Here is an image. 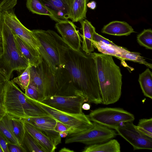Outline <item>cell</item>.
<instances>
[{"label":"cell","instance_id":"1","mask_svg":"<svg viewBox=\"0 0 152 152\" xmlns=\"http://www.w3.org/2000/svg\"><path fill=\"white\" fill-rule=\"evenodd\" d=\"M82 50L70 48L65 58L72 89L75 94L83 95L89 103L102 104L96 62L91 53Z\"/></svg>","mask_w":152,"mask_h":152},{"label":"cell","instance_id":"2","mask_svg":"<svg viewBox=\"0 0 152 152\" xmlns=\"http://www.w3.org/2000/svg\"><path fill=\"white\" fill-rule=\"evenodd\" d=\"M32 31L41 45L39 49V54L54 76L58 86L66 78L65 58L70 48L53 30L34 29Z\"/></svg>","mask_w":152,"mask_h":152},{"label":"cell","instance_id":"3","mask_svg":"<svg viewBox=\"0 0 152 152\" xmlns=\"http://www.w3.org/2000/svg\"><path fill=\"white\" fill-rule=\"evenodd\" d=\"M96 65L102 104L108 105L117 102L121 95L122 75L112 56L91 53Z\"/></svg>","mask_w":152,"mask_h":152},{"label":"cell","instance_id":"4","mask_svg":"<svg viewBox=\"0 0 152 152\" xmlns=\"http://www.w3.org/2000/svg\"><path fill=\"white\" fill-rule=\"evenodd\" d=\"M2 106L6 113L11 118L27 119L50 116L10 80L4 91Z\"/></svg>","mask_w":152,"mask_h":152},{"label":"cell","instance_id":"5","mask_svg":"<svg viewBox=\"0 0 152 152\" xmlns=\"http://www.w3.org/2000/svg\"><path fill=\"white\" fill-rule=\"evenodd\" d=\"M2 44L3 51L0 57V72L10 80L14 71H23L30 64L18 50L13 34L4 22Z\"/></svg>","mask_w":152,"mask_h":152},{"label":"cell","instance_id":"6","mask_svg":"<svg viewBox=\"0 0 152 152\" xmlns=\"http://www.w3.org/2000/svg\"><path fill=\"white\" fill-rule=\"evenodd\" d=\"M30 83L37 88L39 94V101L46 97L56 94L58 86L55 77L42 57L37 66H30Z\"/></svg>","mask_w":152,"mask_h":152},{"label":"cell","instance_id":"7","mask_svg":"<svg viewBox=\"0 0 152 152\" xmlns=\"http://www.w3.org/2000/svg\"><path fill=\"white\" fill-rule=\"evenodd\" d=\"M92 122L115 130L122 124L134 121L132 114L120 108H99L86 115Z\"/></svg>","mask_w":152,"mask_h":152},{"label":"cell","instance_id":"8","mask_svg":"<svg viewBox=\"0 0 152 152\" xmlns=\"http://www.w3.org/2000/svg\"><path fill=\"white\" fill-rule=\"evenodd\" d=\"M89 128L82 132L69 134L65 142L69 144L79 142L90 145L106 142L118 135L115 130L92 122Z\"/></svg>","mask_w":152,"mask_h":152},{"label":"cell","instance_id":"9","mask_svg":"<svg viewBox=\"0 0 152 152\" xmlns=\"http://www.w3.org/2000/svg\"><path fill=\"white\" fill-rule=\"evenodd\" d=\"M32 100L50 116L70 127L72 130V134L85 131L90 128L93 125V122L84 113L74 114L65 113L53 108L39 101Z\"/></svg>","mask_w":152,"mask_h":152},{"label":"cell","instance_id":"10","mask_svg":"<svg viewBox=\"0 0 152 152\" xmlns=\"http://www.w3.org/2000/svg\"><path fill=\"white\" fill-rule=\"evenodd\" d=\"M39 102L58 110L74 114L83 113L82 105L85 102H87L85 97L80 94L48 96Z\"/></svg>","mask_w":152,"mask_h":152},{"label":"cell","instance_id":"11","mask_svg":"<svg viewBox=\"0 0 152 152\" xmlns=\"http://www.w3.org/2000/svg\"><path fill=\"white\" fill-rule=\"evenodd\" d=\"M3 16L4 23L12 33L21 39L31 50L39 53V49L41 45L39 41L32 30L21 23L13 9L4 11Z\"/></svg>","mask_w":152,"mask_h":152},{"label":"cell","instance_id":"12","mask_svg":"<svg viewBox=\"0 0 152 152\" xmlns=\"http://www.w3.org/2000/svg\"><path fill=\"white\" fill-rule=\"evenodd\" d=\"M115 131L133 147L134 150H152V138L141 133L136 128L133 122L122 124Z\"/></svg>","mask_w":152,"mask_h":152},{"label":"cell","instance_id":"13","mask_svg":"<svg viewBox=\"0 0 152 152\" xmlns=\"http://www.w3.org/2000/svg\"><path fill=\"white\" fill-rule=\"evenodd\" d=\"M55 27L61 35L62 39L71 48L77 51L81 50L82 41L80 34L73 22L69 20L57 22Z\"/></svg>","mask_w":152,"mask_h":152},{"label":"cell","instance_id":"14","mask_svg":"<svg viewBox=\"0 0 152 152\" xmlns=\"http://www.w3.org/2000/svg\"><path fill=\"white\" fill-rule=\"evenodd\" d=\"M24 119L43 132L53 140L56 146L61 143L59 133L54 130L56 120L51 116L31 117Z\"/></svg>","mask_w":152,"mask_h":152},{"label":"cell","instance_id":"15","mask_svg":"<svg viewBox=\"0 0 152 152\" xmlns=\"http://www.w3.org/2000/svg\"><path fill=\"white\" fill-rule=\"evenodd\" d=\"M51 14L50 18L57 23L68 20L72 0H39Z\"/></svg>","mask_w":152,"mask_h":152},{"label":"cell","instance_id":"16","mask_svg":"<svg viewBox=\"0 0 152 152\" xmlns=\"http://www.w3.org/2000/svg\"><path fill=\"white\" fill-rule=\"evenodd\" d=\"M26 130L37 141L46 152H54L56 148L53 140L43 132L23 119Z\"/></svg>","mask_w":152,"mask_h":152},{"label":"cell","instance_id":"17","mask_svg":"<svg viewBox=\"0 0 152 152\" xmlns=\"http://www.w3.org/2000/svg\"><path fill=\"white\" fill-rule=\"evenodd\" d=\"M101 32L117 36H128L135 32L132 27L125 21H114L105 25Z\"/></svg>","mask_w":152,"mask_h":152},{"label":"cell","instance_id":"18","mask_svg":"<svg viewBox=\"0 0 152 152\" xmlns=\"http://www.w3.org/2000/svg\"><path fill=\"white\" fill-rule=\"evenodd\" d=\"M83 34H80L83 39L82 49L86 53L93 52L94 48L93 45V35L95 28L91 23L86 19L80 22Z\"/></svg>","mask_w":152,"mask_h":152},{"label":"cell","instance_id":"19","mask_svg":"<svg viewBox=\"0 0 152 152\" xmlns=\"http://www.w3.org/2000/svg\"><path fill=\"white\" fill-rule=\"evenodd\" d=\"M0 132L4 137L8 144L16 145L20 147L24 152L13 130L11 118L6 114L0 121Z\"/></svg>","mask_w":152,"mask_h":152},{"label":"cell","instance_id":"20","mask_svg":"<svg viewBox=\"0 0 152 152\" xmlns=\"http://www.w3.org/2000/svg\"><path fill=\"white\" fill-rule=\"evenodd\" d=\"M14 35L15 42L18 50L28 61L30 66H37L40 62L42 58L39 53L31 50L19 37Z\"/></svg>","mask_w":152,"mask_h":152},{"label":"cell","instance_id":"21","mask_svg":"<svg viewBox=\"0 0 152 152\" xmlns=\"http://www.w3.org/2000/svg\"><path fill=\"white\" fill-rule=\"evenodd\" d=\"M88 0H72L69 9V17L73 22H77L86 18Z\"/></svg>","mask_w":152,"mask_h":152},{"label":"cell","instance_id":"22","mask_svg":"<svg viewBox=\"0 0 152 152\" xmlns=\"http://www.w3.org/2000/svg\"><path fill=\"white\" fill-rule=\"evenodd\" d=\"M83 152H120L121 146L115 139H111L103 143L88 145L82 151Z\"/></svg>","mask_w":152,"mask_h":152},{"label":"cell","instance_id":"23","mask_svg":"<svg viewBox=\"0 0 152 152\" xmlns=\"http://www.w3.org/2000/svg\"><path fill=\"white\" fill-rule=\"evenodd\" d=\"M138 82L144 95L152 99V72L149 68L139 75Z\"/></svg>","mask_w":152,"mask_h":152},{"label":"cell","instance_id":"24","mask_svg":"<svg viewBox=\"0 0 152 152\" xmlns=\"http://www.w3.org/2000/svg\"><path fill=\"white\" fill-rule=\"evenodd\" d=\"M94 48L102 53L107 54L117 57L121 53L126 49L117 46L105 44L102 42H97L93 41Z\"/></svg>","mask_w":152,"mask_h":152},{"label":"cell","instance_id":"25","mask_svg":"<svg viewBox=\"0 0 152 152\" xmlns=\"http://www.w3.org/2000/svg\"><path fill=\"white\" fill-rule=\"evenodd\" d=\"M24 152H46L37 141L26 130L21 143Z\"/></svg>","mask_w":152,"mask_h":152},{"label":"cell","instance_id":"26","mask_svg":"<svg viewBox=\"0 0 152 152\" xmlns=\"http://www.w3.org/2000/svg\"><path fill=\"white\" fill-rule=\"evenodd\" d=\"M117 58L121 60H126L143 64L149 68H152V64L147 62L140 53L130 52L126 49L122 52Z\"/></svg>","mask_w":152,"mask_h":152},{"label":"cell","instance_id":"27","mask_svg":"<svg viewBox=\"0 0 152 152\" xmlns=\"http://www.w3.org/2000/svg\"><path fill=\"white\" fill-rule=\"evenodd\" d=\"M26 6L33 13L48 15L50 17L52 15L39 0H26Z\"/></svg>","mask_w":152,"mask_h":152},{"label":"cell","instance_id":"28","mask_svg":"<svg viewBox=\"0 0 152 152\" xmlns=\"http://www.w3.org/2000/svg\"><path fill=\"white\" fill-rule=\"evenodd\" d=\"M30 65H29L20 75L11 80L16 84L18 85L24 92L30 82Z\"/></svg>","mask_w":152,"mask_h":152},{"label":"cell","instance_id":"29","mask_svg":"<svg viewBox=\"0 0 152 152\" xmlns=\"http://www.w3.org/2000/svg\"><path fill=\"white\" fill-rule=\"evenodd\" d=\"M17 2V0H4L0 4V44L2 43V31L4 23L3 13L5 10L13 9Z\"/></svg>","mask_w":152,"mask_h":152},{"label":"cell","instance_id":"30","mask_svg":"<svg viewBox=\"0 0 152 152\" xmlns=\"http://www.w3.org/2000/svg\"><path fill=\"white\" fill-rule=\"evenodd\" d=\"M137 40L140 45L146 49H152V30L151 29H144L137 37Z\"/></svg>","mask_w":152,"mask_h":152},{"label":"cell","instance_id":"31","mask_svg":"<svg viewBox=\"0 0 152 152\" xmlns=\"http://www.w3.org/2000/svg\"><path fill=\"white\" fill-rule=\"evenodd\" d=\"M11 121L14 133L21 145L26 131L23 119L11 118Z\"/></svg>","mask_w":152,"mask_h":152},{"label":"cell","instance_id":"32","mask_svg":"<svg viewBox=\"0 0 152 152\" xmlns=\"http://www.w3.org/2000/svg\"><path fill=\"white\" fill-rule=\"evenodd\" d=\"M135 126L142 134L152 138V118L140 119L137 125Z\"/></svg>","mask_w":152,"mask_h":152},{"label":"cell","instance_id":"33","mask_svg":"<svg viewBox=\"0 0 152 152\" xmlns=\"http://www.w3.org/2000/svg\"><path fill=\"white\" fill-rule=\"evenodd\" d=\"M24 92L26 95L30 99L39 101V96L38 91L36 87L33 84L29 83Z\"/></svg>","mask_w":152,"mask_h":152},{"label":"cell","instance_id":"34","mask_svg":"<svg viewBox=\"0 0 152 152\" xmlns=\"http://www.w3.org/2000/svg\"><path fill=\"white\" fill-rule=\"evenodd\" d=\"M9 80L0 72V105L2 107L4 91Z\"/></svg>","mask_w":152,"mask_h":152},{"label":"cell","instance_id":"35","mask_svg":"<svg viewBox=\"0 0 152 152\" xmlns=\"http://www.w3.org/2000/svg\"><path fill=\"white\" fill-rule=\"evenodd\" d=\"M54 130L59 133L65 132H68V134L72 133V130L70 127L57 120Z\"/></svg>","mask_w":152,"mask_h":152},{"label":"cell","instance_id":"36","mask_svg":"<svg viewBox=\"0 0 152 152\" xmlns=\"http://www.w3.org/2000/svg\"><path fill=\"white\" fill-rule=\"evenodd\" d=\"M92 40L93 41L97 42H102L106 44L112 45H115L112 42L98 34L96 31L93 34Z\"/></svg>","mask_w":152,"mask_h":152},{"label":"cell","instance_id":"37","mask_svg":"<svg viewBox=\"0 0 152 152\" xmlns=\"http://www.w3.org/2000/svg\"><path fill=\"white\" fill-rule=\"evenodd\" d=\"M0 146L3 152H9L7 141L0 132Z\"/></svg>","mask_w":152,"mask_h":152},{"label":"cell","instance_id":"38","mask_svg":"<svg viewBox=\"0 0 152 152\" xmlns=\"http://www.w3.org/2000/svg\"><path fill=\"white\" fill-rule=\"evenodd\" d=\"M8 147L9 152H23L21 148L16 145L8 144Z\"/></svg>","mask_w":152,"mask_h":152},{"label":"cell","instance_id":"39","mask_svg":"<svg viewBox=\"0 0 152 152\" xmlns=\"http://www.w3.org/2000/svg\"><path fill=\"white\" fill-rule=\"evenodd\" d=\"M87 7L90 8L91 9L94 10L96 7V3L95 1H92L87 3Z\"/></svg>","mask_w":152,"mask_h":152},{"label":"cell","instance_id":"40","mask_svg":"<svg viewBox=\"0 0 152 152\" xmlns=\"http://www.w3.org/2000/svg\"><path fill=\"white\" fill-rule=\"evenodd\" d=\"M82 109L85 110H88L91 108L90 105L89 103H84L82 107Z\"/></svg>","mask_w":152,"mask_h":152},{"label":"cell","instance_id":"41","mask_svg":"<svg viewBox=\"0 0 152 152\" xmlns=\"http://www.w3.org/2000/svg\"><path fill=\"white\" fill-rule=\"evenodd\" d=\"M6 114V113L2 107L0 105V121Z\"/></svg>","mask_w":152,"mask_h":152},{"label":"cell","instance_id":"42","mask_svg":"<svg viewBox=\"0 0 152 152\" xmlns=\"http://www.w3.org/2000/svg\"><path fill=\"white\" fill-rule=\"evenodd\" d=\"M59 152H74V151L65 147L62 148L59 151Z\"/></svg>","mask_w":152,"mask_h":152},{"label":"cell","instance_id":"43","mask_svg":"<svg viewBox=\"0 0 152 152\" xmlns=\"http://www.w3.org/2000/svg\"><path fill=\"white\" fill-rule=\"evenodd\" d=\"M59 134L61 138H65L67 136L68 133L67 132H64L59 133Z\"/></svg>","mask_w":152,"mask_h":152},{"label":"cell","instance_id":"44","mask_svg":"<svg viewBox=\"0 0 152 152\" xmlns=\"http://www.w3.org/2000/svg\"><path fill=\"white\" fill-rule=\"evenodd\" d=\"M3 51V48L2 44H0V57L2 55Z\"/></svg>","mask_w":152,"mask_h":152},{"label":"cell","instance_id":"45","mask_svg":"<svg viewBox=\"0 0 152 152\" xmlns=\"http://www.w3.org/2000/svg\"><path fill=\"white\" fill-rule=\"evenodd\" d=\"M0 152H3L0 146Z\"/></svg>","mask_w":152,"mask_h":152},{"label":"cell","instance_id":"46","mask_svg":"<svg viewBox=\"0 0 152 152\" xmlns=\"http://www.w3.org/2000/svg\"><path fill=\"white\" fill-rule=\"evenodd\" d=\"M4 0H0V4H1Z\"/></svg>","mask_w":152,"mask_h":152}]
</instances>
